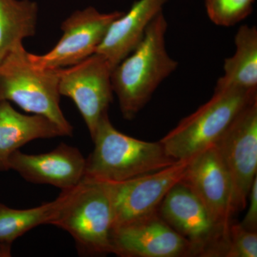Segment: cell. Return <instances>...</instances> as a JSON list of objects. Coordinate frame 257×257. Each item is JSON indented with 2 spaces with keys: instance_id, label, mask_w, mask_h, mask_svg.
<instances>
[{
  "instance_id": "1",
  "label": "cell",
  "mask_w": 257,
  "mask_h": 257,
  "mask_svg": "<svg viewBox=\"0 0 257 257\" xmlns=\"http://www.w3.org/2000/svg\"><path fill=\"white\" fill-rule=\"evenodd\" d=\"M167 28L162 12L149 25L138 46L113 69V92L124 119H134L178 67L166 48Z\"/></svg>"
},
{
  "instance_id": "2",
  "label": "cell",
  "mask_w": 257,
  "mask_h": 257,
  "mask_svg": "<svg viewBox=\"0 0 257 257\" xmlns=\"http://www.w3.org/2000/svg\"><path fill=\"white\" fill-rule=\"evenodd\" d=\"M94 150L88 157L85 176L119 182L163 170L178 161L167 155L160 142L150 143L120 133L108 113L92 136Z\"/></svg>"
},
{
  "instance_id": "3",
  "label": "cell",
  "mask_w": 257,
  "mask_h": 257,
  "mask_svg": "<svg viewBox=\"0 0 257 257\" xmlns=\"http://www.w3.org/2000/svg\"><path fill=\"white\" fill-rule=\"evenodd\" d=\"M62 192L65 199L50 224L72 236L79 254L111 253L114 211L105 181L85 176L74 188Z\"/></svg>"
},
{
  "instance_id": "4",
  "label": "cell",
  "mask_w": 257,
  "mask_h": 257,
  "mask_svg": "<svg viewBox=\"0 0 257 257\" xmlns=\"http://www.w3.org/2000/svg\"><path fill=\"white\" fill-rule=\"evenodd\" d=\"M257 99V89L216 87L210 99L160 140L167 155L187 160L215 145L235 118Z\"/></svg>"
},
{
  "instance_id": "5",
  "label": "cell",
  "mask_w": 257,
  "mask_h": 257,
  "mask_svg": "<svg viewBox=\"0 0 257 257\" xmlns=\"http://www.w3.org/2000/svg\"><path fill=\"white\" fill-rule=\"evenodd\" d=\"M58 69L35 65L23 45L0 62V101H12L24 111L46 116L58 125L66 136L73 126L60 107Z\"/></svg>"
},
{
  "instance_id": "6",
  "label": "cell",
  "mask_w": 257,
  "mask_h": 257,
  "mask_svg": "<svg viewBox=\"0 0 257 257\" xmlns=\"http://www.w3.org/2000/svg\"><path fill=\"white\" fill-rule=\"evenodd\" d=\"M216 145L231 179L235 214L247 207L257 177V99L237 115Z\"/></svg>"
},
{
  "instance_id": "7",
  "label": "cell",
  "mask_w": 257,
  "mask_h": 257,
  "mask_svg": "<svg viewBox=\"0 0 257 257\" xmlns=\"http://www.w3.org/2000/svg\"><path fill=\"white\" fill-rule=\"evenodd\" d=\"M158 212L171 227L192 243L197 256H221L227 237L200 199L183 182L169 191Z\"/></svg>"
},
{
  "instance_id": "8",
  "label": "cell",
  "mask_w": 257,
  "mask_h": 257,
  "mask_svg": "<svg viewBox=\"0 0 257 257\" xmlns=\"http://www.w3.org/2000/svg\"><path fill=\"white\" fill-rule=\"evenodd\" d=\"M113 69L109 61L96 52L73 66L58 69L60 95L67 96L74 101L91 138L112 101Z\"/></svg>"
},
{
  "instance_id": "9",
  "label": "cell",
  "mask_w": 257,
  "mask_h": 257,
  "mask_svg": "<svg viewBox=\"0 0 257 257\" xmlns=\"http://www.w3.org/2000/svg\"><path fill=\"white\" fill-rule=\"evenodd\" d=\"M123 13H101L93 7L74 12L62 24L60 41L45 55L29 53L32 63L41 68L71 67L95 53L112 22Z\"/></svg>"
},
{
  "instance_id": "10",
  "label": "cell",
  "mask_w": 257,
  "mask_h": 257,
  "mask_svg": "<svg viewBox=\"0 0 257 257\" xmlns=\"http://www.w3.org/2000/svg\"><path fill=\"white\" fill-rule=\"evenodd\" d=\"M111 253L121 257L197 256L195 250L160 215L151 214L113 227Z\"/></svg>"
},
{
  "instance_id": "11",
  "label": "cell",
  "mask_w": 257,
  "mask_h": 257,
  "mask_svg": "<svg viewBox=\"0 0 257 257\" xmlns=\"http://www.w3.org/2000/svg\"><path fill=\"white\" fill-rule=\"evenodd\" d=\"M189 160L123 182H107L114 211V226L151 214L175 184L182 182Z\"/></svg>"
},
{
  "instance_id": "12",
  "label": "cell",
  "mask_w": 257,
  "mask_h": 257,
  "mask_svg": "<svg viewBox=\"0 0 257 257\" xmlns=\"http://www.w3.org/2000/svg\"><path fill=\"white\" fill-rule=\"evenodd\" d=\"M182 182L200 199L211 219L228 238L234 215L232 186L216 145L189 159Z\"/></svg>"
},
{
  "instance_id": "13",
  "label": "cell",
  "mask_w": 257,
  "mask_h": 257,
  "mask_svg": "<svg viewBox=\"0 0 257 257\" xmlns=\"http://www.w3.org/2000/svg\"><path fill=\"white\" fill-rule=\"evenodd\" d=\"M87 160L77 148L62 143L55 150L40 155L18 150L9 160L10 170L34 184H50L70 190L78 185L86 174Z\"/></svg>"
},
{
  "instance_id": "14",
  "label": "cell",
  "mask_w": 257,
  "mask_h": 257,
  "mask_svg": "<svg viewBox=\"0 0 257 257\" xmlns=\"http://www.w3.org/2000/svg\"><path fill=\"white\" fill-rule=\"evenodd\" d=\"M169 0H138L126 13L112 22L96 53L100 54L116 67L134 50L150 23L162 13Z\"/></svg>"
},
{
  "instance_id": "15",
  "label": "cell",
  "mask_w": 257,
  "mask_h": 257,
  "mask_svg": "<svg viewBox=\"0 0 257 257\" xmlns=\"http://www.w3.org/2000/svg\"><path fill=\"white\" fill-rule=\"evenodd\" d=\"M63 136V130L46 116L22 114L10 101H0V172L10 170V157L26 144Z\"/></svg>"
},
{
  "instance_id": "16",
  "label": "cell",
  "mask_w": 257,
  "mask_h": 257,
  "mask_svg": "<svg viewBox=\"0 0 257 257\" xmlns=\"http://www.w3.org/2000/svg\"><path fill=\"white\" fill-rule=\"evenodd\" d=\"M235 52L225 59L224 74L216 87L257 89V29L241 25L234 37Z\"/></svg>"
},
{
  "instance_id": "17",
  "label": "cell",
  "mask_w": 257,
  "mask_h": 257,
  "mask_svg": "<svg viewBox=\"0 0 257 257\" xmlns=\"http://www.w3.org/2000/svg\"><path fill=\"white\" fill-rule=\"evenodd\" d=\"M38 10L31 0H0V62L35 35Z\"/></svg>"
},
{
  "instance_id": "18",
  "label": "cell",
  "mask_w": 257,
  "mask_h": 257,
  "mask_svg": "<svg viewBox=\"0 0 257 257\" xmlns=\"http://www.w3.org/2000/svg\"><path fill=\"white\" fill-rule=\"evenodd\" d=\"M62 192L53 202L31 209H13L0 203V244L11 246L15 240L30 230L50 224L65 199Z\"/></svg>"
},
{
  "instance_id": "19",
  "label": "cell",
  "mask_w": 257,
  "mask_h": 257,
  "mask_svg": "<svg viewBox=\"0 0 257 257\" xmlns=\"http://www.w3.org/2000/svg\"><path fill=\"white\" fill-rule=\"evenodd\" d=\"M255 0H205L208 17L217 26L231 27L251 14Z\"/></svg>"
},
{
  "instance_id": "20",
  "label": "cell",
  "mask_w": 257,
  "mask_h": 257,
  "mask_svg": "<svg viewBox=\"0 0 257 257\" xmlns=\"http://www.w3.org/2000/svg\"><path fill=\"white\" fill-rule=\"evenodd\" d=\"M221 256L256 257V231L244 229L240 223H231Z\"/></svg>"
},
{
  "instance_id": "21",
  "label": "cell",
  "mask_w": 257,
  "mask_h": 257,
  "mask_svg": "<svg viewBox=\"0 0 257 257\" xmlns=\"http://www.w3.org/2000/svg\"><path fill=\"white\" fill-rule=\"evenodd\" d=\"M247 212L240 224L249 231H257V177L253 181L248 194Z\"/></svg>"
},
{
  "instance_id": "22",
  "label": "cell",
  "mask_w": 257,
  "mask_h": 257,
  "mask_svg": "<svg viewBox=\"0 0 257 257\" xmlns=\"http://www.w3.org/2000/svg\"><path fill=\"white\" fill-rule=\"evenodd\" d=\"M11 246L0 244V257H8L11 256Z\"/></svg>"
}]
</instances>
